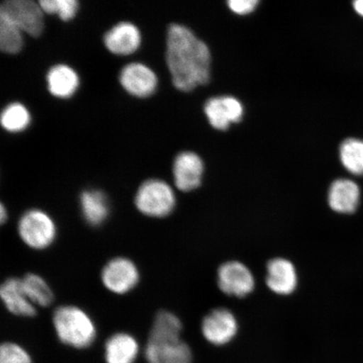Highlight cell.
<instances>
[{
    "instance_id": "cell-20",
    "label": "cell",
    "mask_w": 363,
    "mask_h": 363,
    "mask_svg": "<svg viewBox=\"0 0 363 363\" xmlns=\"http://www.w3.org/2000/svg\"><path fill=\"white\" fill-rule=\"evenodd\" d=\"M183 324L174 313L161 311L154 319L148 335L147 342L162 343L180 340Z\"/></svg>"
},
{
    "instance_id": "cell-15",
    "label": "cell",
    "mask_w": 363,
    "mask_h": 363,
    "mask_svg": "<svg viewBox=\"0 0 363 363\" xmlns=\"http://www.w3.org/2000/svg\"><path fill=\"white\" fill-rule=\"evenodd\" d=\"M147 363H192L191 348L183 340L177 342H147L144 349Z\"/></svg>"
},
{
    "instance_id": "cell-12",
    "label": "cell",
    "mask_w": 363,
    "mask_h": 363,
    "mask_svg": "<svg viewBox=\"0 0 363 363\" xmlns=\"http://www.w3.org/2000/svg\"><path fill=\"white\" fill-rule=\"evenodd\" d=\"M142 35L138 26L128 21H122L113 26L104 36L106 48L116 55L127 56L140 47Z\"/></svg>"
},
{
    "instance_id": "cell-22",
    "label": "cell",
    "mask_w": 363,
    "mask_h": 363,
    "mask_svg": "<svg viewBox=\"0 0 363 363\" xmlns=\"http://www.w3.org/2000/svg\"><path fill=\"white\" fill-rule=\"evenodd\" d=\"M340 158L345 169L354 175H363V140L349 138L340 147Z\"/></svg>"
},
{
    "instance_id": "cell-3",
    "label": "cell",
    "mask_w": 363,
    "mask_h": 363,
    "mask_svg": "<svg viewBox=\"0 0 363 363\" xmlns=\"http://www.w3.org/2000/svg\"><path fill=\"white\" fill-rule=\"evenodd\" d=\"M135 206L143 215L148 217L169 216L176 206L174 189L161 179L145 181L136 191Z\"/></svg>"
},
{
    "instance_id": "cell-11",
    "label": "cell",
    "mask_w": 363,
    "mask_h": 363,
    "mask_svg": "<svg viewBox=\"0 0 363 363\" xmlns=\"http://www.w3.org/2000/svg\"><path fill=\"white\" fill-rule=\"evenodd\" d=\"M172 172L176 187L180 191H193L201 184L203 163L197 154L181 152L175 158Z\"/></svg>"
},
{
    "instance_id": "cell-18",
    "label": "cell",
    "mask_w": 363,
    "mask_h": 363,
    "mask_svg": "<svg viewBox=\"0 0 363 363\" xmlns=\"http://www.w3.org/2000/svg\"><path fill=\"white\" fill-rule=\"evenodd\" d=\"M82 216L91 226L101 225L110 215V203L101 190H85L80 195Z\"/></svg>"
},
{
    "instance_id": "cell-13",
    "label": "cell",
    "mask_w": 363,
    "mask_h": 363,
    "mask_svg": "<svg viewBox=\"0 0 363 363\" xmlns=\"http://www.w3.org/2000/svg\"><path fill=\"white\" fill-rule=\"evenodd\" d=\"M204 112L211 125L217 130H224L230 124L242 120L243 107L237 99L229 96L211 99L204 106Z\"/></svg>"
},
{
    "instance_id": "cell-7",
    "label": "cell",
    "mask_w": 363,
    "mask_h": 363,
    "mask_svg": "<svg viewBox=\"0 0 363 363\" xmlns=\"http://www.w3.org/2000/svg\"><path fill=\"white\" fill-rule=\"evenodd\" d=\"M101 280L108 291L125 294L138 284L140 272L133 261L126 257H118L108 261L103 267Z\"/></svg>"
},
{
    "instance_id": "cell-23",
    "label": "cell",
    "mask_w": 363,
    "mask_h": 363,
    "mask_svg": "<svg viewBox=\"0 0 363 363\" xmlns=\"http://www.w3.org/2000/svg\"><path fill=\"white\" fill-rule=\"evenodd\" d=\"M0 122L4 130L10 133H20L29 125L30 115L22 104L11 103L4 108Z\"/></svg>"
},
{
    "instance_id": "cell-10",
    "label": "cell",
    "mask_w": 363,
    "mask_h": 363,
    "mask_svg": "<svg viewBox=\"0 0 363 363\" xmlns=\"http://www.w3.org/2000/svg\"><path fill=\"white\" fill-rule=\"evenodd\" d=\"M266 271V284L272 293L288 296L296 290L298 272L291 261L274 258L267 262Z\"/></svg>"
},
{
    "instance_id": "cell-6",
    "label": "cell",
    "mask_w": 363,
    "mask_h": 363,
    "mask_svg": "<svg viewBox=\"0 0 363 363\" xmlns=\"http://www.w3.org/2000/svg\"><path fill=\"white\" fill-rule=\"evenodd\" d=\"M217 284L228 296L244 298L255 289L256 280L247 265L239 261H229L217 271Z\"/></svg>"
},
{
    "instance_id": "cell-19",
    "label": "cell",
    "mask_w": 363,
    "mask_h": 363,
    "mask_svg": "<svg viewBox=\"0 0 363 363\" xmlns=\"http://www.w3.org/2000/svg\"><path fill=\"white\" fill-rule=\"evenodd\" d=\"M49 92L53 96L67 99L74 94L79 86V78L74 69L65 65L50 68L47 74Z\"/></svg>"
},
{
    "instance_id": "cell-1",
    "label": "cell",
    "mask_w": 363,
    "mask_h": 363,
    "mask_svg": "<svg viewBox=\"0 0 363 363\" xmlns=\"http://www.w3.org/2000/svg\"><path fill=\"white\" fill-rule=\"evenodd\" d=\"M166 61L175 88L189 92L210 80L211 52L206 44L184 26L167 30Z\"/></svg>"
},
{
    "instance_id": "cell-26",
    "label": "cell",
    "mask_w": 363,
    "mask_h": 363,
    "mask_svg": "<svg viewBox=\"0 0 363 363\" xmlns=\"http://www.w3.org/2000/svg\"><path fill=\"white\" fill-rule=\"evenodd\" d=\"M0 363H34L33 356L21 344L6 342L0 347Z\"/></svg>"
},
{
    "instance_id": "cell-21",
    "label": "cell",
    "mask_w": 363,
    "mask_h": 363,
    "mask_svg": "<svg viewBox=\"0 0 363 363\" xmlns=\"http://www.w3.org/2000/svg\"><path fill=\"white\" fill-rule=\"evenodd\" d=\"M23 289L33 305L42 307L51 306L54 294L43 277L35 274H27L21 279Z\"/></svg>"
},
{
    "instance_id": "cell-29",
    "label": "cell",
    "mask_w": 363,
    "mask_h": 363,
    "mask_svg": "<svg viewBox=\"0 0 363 363\" xmlns=\"http://www.w3.org/2000/svg\"><path fill=\"white\" fill-rule=\"evenodd\" d=\"M8 218V212L6 208L4 207V204L1 203V206H0V220H1V223H4L6 221Z\"/></svg>"
},
{
    "instance_id": "cell-4",
    "label": "cell",
    "mask_w": 363,
    "mask_h": 363,
    "mask_svg": "<svg viewBox=\"0 0 363 363\" xmlns=\"http://www.w3.org/2000/svg\"><path fill=\"white\" fill-rule=\"evenodd\" d=\"M17 229L22 242L35 250L47 249L57 237L55 222L40 208L26 211L18 221Z\"/></svg>"
},
{
    "instance_id": "cell-14",
    "label": "cell",
    "mask_w": 363,
    "mask_h": 363,
    "mask_svg": "<svg viewBox=\"0 0 363 363\" xmlns=\"http://www.w3.org/2000/svg\"><path fill=\"white\" fill-rule=\"evenodd\" d=\"M140 355V345L134 335L113 333L104 342V363H136Z\"/></svg>"
},
{
    "instance_id": "cell-9",
    "label": "cell",
    "mask_w": 363,
    "mask_h": 363,
    "mask_svg": "<svg viewBox=\"0 0 363 363\" xmlns=\"http://www.w3.org/2000/svg\"><path fill=\"white\" fill-rule=\"evenodd\" d=\"M120 83L133 96L147 98L155 92L158 79L151 68L143 63L133 62L121 70Z\"/></svg>"
},
{
    "instance_id": "cell-16",
    "label": "cell",
    "mask_w": 363,
    "mask_h": 363,
    "mask_svg": "<svg viewBox=\"0 0 363 363\" xmlns=\"http://www.w3.org/2000/svg\"><path fill=\"white\" fill-rule=\"evenodd\" d=\"M360 197V189L355 182L340 179L330 185L328 204L331 210L339 214H352L357 211Z\"/></svg>"
},
{
    "instance_id": "cell-25",
    "label": "cell",
    "mask_w": 363,
    "mask_h": 363,
    "mask_svg": "<svg viewBox=\"0 0 363 363\" xmlns=\"http://www.w3.org/2000/svg\"><path fill=\"white\" fill-rule=\"evenodd\" d=\"M38 2L44 13L57 15L65 21L76 16L79 6L77 0H40Z\"/></svg>"
},
{
    "instance_id": "cell-8",
    "label": "cell",
    "mask_w": 363,
    "mask_h": 363,
    "mask_svg": "<svg viewBox=\"0 0 363 363\" xmlns=\"http://www.w3.org/2000/svg\"><path fill=\"white\" fill-rule=\"evenodd\" d=\"M201 330L208 342L215 346H224L237 335L238 322L228 308H218L203 318Z\"/></svg>"
},
{
    "instance_id": "cell-27",
    "label": "cell",
    "mask_w": 363,
    "mask_h": 363,
    "mask_svg": "<svg viewBox=\"0 0 363 363\" xmlns=\"http://www.w3.org/2000/svg\"><path fill=\"white\" fill-rule=\"evenodd\" d=\"M257 0H230L228 6L231 11L238 15H247L255 10Z\"/></svg>"
},
{
    "instance_id": "cell-5",
    "label": "cell",
    "mask_w": 363,
    "mask_h": 363,
    "mask_svg": "<svg viewBox=\"0 0 363 363\" xmlns=\"http://www.w3.org/2000/svg\"><path fill=\"white\" fill-rule=\"evenodd\" d=\"M0 17L33 38L42 34L44 29V12L39 2L33 0H6L0 6Z\"/></svg>"
},
{
    "instance_id": "cell-24",
    "label": "cell",
    "mask_w": 363,
    "mask_h": 363,
    "mask_svg": "<svg viewBox=\"0 0 363 363\" xmlns=\"http://www.w3.org/2000/svg\"><path fill=\"white\" fill-rule=\"evenodd\" d=\"M23 33L18 27L0 17V49L9 54H16L23 47Z\"/></svg>"
},
{
    "instance_id": "cell-2",
    "label": "cell",
    "mask_w": 363,
    "mask_h": 363,
    "mask_svg": "<svg viewBox=\"0 0 363 363\" xmlns=\"http://www.w3.org/2000/svg\"><path fill=\"white\" fill-rule=\"evenodd\" d=\"M52 323L62 344L75 350H86L97 338V328L92 318L82 308L63 306L53 313Z\"/></svg>"
},
{
    "instance_id": "cell-17",
    "label": "cell",
    "mask_w": 363,
    "mask_h": 363,
    "mask_svg": "<svg viewBox=\"0 0 363 363\" xmlns=\"http://www.w3.org/2000/svg\"><path fill=\"white\" fill-rule=\"evenodd\" d=\"M0 297L11 314L26 318L35 316L36 308L27 297L21 279L9 278L4 281L0 288Z\"/></svg>"
},
{
    "instance_id": "cell-28",
    "label": "cell",
    "mask_w": 363,
    "mask_h": 363,
    "mask_svg": "<svg viewBox=\"0 0 363 363\" xmlns=\"http://www.w3.org/2000/svg\"><path fill=\"white\" fill-rule=\"evenodd\" d=\"M353 8L358 15L363 17V0H357V1L354 2Z\"/></svg>"
}]
</instances>
